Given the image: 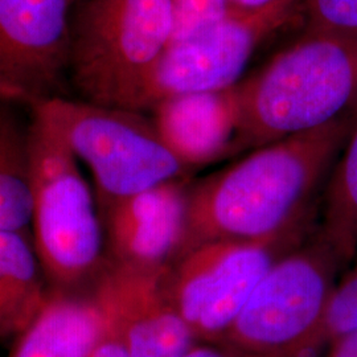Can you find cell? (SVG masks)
<instances>
[{"instance_id":"cell-4","label":"cell","mask_w":357,"mask_h":357,"mask_svg":"<svg viewBox=\"0 0 357 357\" xmlns=\"http://www.w3.org/2000/svg\"><path fill=\"white\" fill-rule=\"evenodd\" d=\"M29 166L31 240L53 294H78L107 264L96 192L51 122L32 106Z\"/></svg>"},{"instance_id":"cell-6","label":"cell","mask_w":357,"mask_h":357,"mask_svg":"<svg viewBox=\"0 0 357 357\" xmlns=\"http://www.w3.org/2000/svg\"><path fill=\"white\" fill-rule=\"evenodd\" d=\"M60 132L94 180L98 208L174 180H185L184 166L162 141L153 118L75 97L29 105Z\"/></svg>"},{"instance_id":"cell-19","label":"cell","mask_w":357,"mask_h":357,"mask_svg":"<svg viewBox=\"0 0 357 357\" xmlns=\"http://www.w3.org/2000/svg\"><path fill=\"white\" fill-rule=\"evenodd\" d=\"M175 29L172 43L192 38L228 15L227 0H172Z\"/></svg>"},{"instance_id":"cell-12","label":"cell","mask_w":357,"mask_h":357,"mask_svg":"<svg viewBox=\"0 0 357 357\" xmlns=\"http://www.w3.org/2000/svg\"><path fill=\"white\" fill-rule=\"evenodd\" d=\"M151 114L162 141L191 171L234 155L240 123L237 85L171 97Z\"/></svg>"},{"instance_id":"cell-13","label":"cell","mask_w":357,"mask_h":357,"mask_svg":"<svg viewBox=\"0 0 357 357\" xmlns=\"http://www.w3.org/2000/svg\"><path fill=\"white\" fill-rule=\"evenodd\" d=\"M102 333V314L91 295L53 294L16 336L8 357H89Z\"/></svg>"},{"instance_id":"cell-23","label":"cell","mask_w":357,"mask_h":357,"mask_svg":"<svg viewBox=\"0 0 357 357\" xmlns=\"http://www.w3.org/2000/svg\"><path fill=\"white\" fill-rule=\"evenodd\" d=\"M184 357H234L231 356L229 354H225L224 351H218L215 348H209V347H199V348H192L191 351ZM236 357H250L245 356V355H240L236 354Z\"/></svg>"},{"instance_id":"cell-15","label":"cell","mask_w":357,"mask_h":357,"mask_svg":"<svg viewBox=\"0 0 357 357\" xmlns=\"http://www.w3.org/2000/svg\"><path fill=\"white\" fill-rule=\"evenodd\" d=\"M0 96V230H31L33 193L29 166L31 109Z\"/></svg>"},{"instance_id":"cell-21","label":"cell","mask_w":357,"mask_h":357,"mask_svg":"<svg viewBox=\"0 0 357 357\" xmlns=\"http://www.w3.org/2000/svg\"><path fill=\"white\" fill-rule=\"evenodd\" d=\"M286 0H227L228 11L237 13H255L265 11Z\"/></svg>"},{"instance_id":"cell-2","label":"cell","mask_w":357,"mask_h":357,"mask_svg":"<svg viewBox=\"0 0 357 357\" xmlns=\"http://www.w3.org/2000/svg\"><path fill=\"white\" fill-rule=\"evenodd\" d=\"M234 155L323 128L357 105V36L305 31L237 84Z\"/></svg>"},{"instance_id":"cell-24","label":"cell","mask_w":357,"mask_h":357,"mask_svg":"<svg viewBox=\"0 0 357 357\" xmlns=\"http://www.w3.org/2000/svg\"><path fill=\"white\" fill-rule=\"evenodd\" d=\"M3 97H4V96H3Z\"/></svg>"},{"instance_id":"cell-1","label":"cell","mask_w":357,"mask_h":357,"mask_svg":"<svg viewBox=\"0 0 357 357\" xmlns=\"http://www.w3.org/2000/svg\"><path fill=\"white\" fill-rule=\"evenodd\" d=\"M330 125L255 149L188 185L180 255L216 241L303 240L312 227L320 184L356 122Z\"/></svg>"},{"instance_id":"cell-17","label":"cell","mask_w":357,"mask_h":357,"mask_svg":"<svg viewBox=\"0 0 357 357\" xmlns=\"http://www.w3.org/2000/svg\"><path fill=\"white\" fill-rule=\"evenodd\" d=\"M349 265L336 282L324 315L323 332L331 343L357 328V255Z\"/></svg>"},{"instance_id":"cell-10","label":"cell","mask_w":357,"mask_h":357,"mask_svg":"<svg viewBox=\"0 0 357 357\" xmlns=\"http://www.w3.org/2000/svg\"><path fill=\"white\" fill-rule=\"evenodd\" d=\"M163 273L107 261L93 284L105 330L131 357H184L193 348V333L167 299Z\"/></svg>"},{"instance_id":"cell-8","label":"cell","mask_w":357,"mask_h":357,"mask_svg":"<svg viewBox=\"0 0 357 357\" xmlns=\"http://www.w3.org/2000/svg\"><path fill=\"white\" fill-rule=\"evenodd\" d=\"M77 0H0V96L33 103L73 97L69 85Z\"/></svg>"},{"instance_id":"cell-7","label":"cell","mask_w":357,"mask_h":357,"mask_svg":"<svg viewBox=\"0 0 357 357\" xmlns=\"http://www.w3.org/2000/svg\"><path fill=\"white\" fill-rule=\"evenodd\" d=\"M303 240L216 241L193 248L162 274L167 299L193 336L222 339L268 268Z\"/></svg>"},{"instance_id":"cell-5","label":"cell","mask_w":357,"mask_h":357,"mask_svg":"<svg viewBox=\"0 0 357 357\" xmlns=\"http://www.w3.org/2000/svg\"><path fill=\"white\" fill-rule=\"evenodd\" d=\"M344 261L319 228L278 258L224 335L250 357H308L326 340L323 321Z\"/></svg>"},{"instance_id":"cell-11","label":"cell","mask_w":357,"mask_h":357,"mask_svg":"<svg viewBox=\"0 0 357 357\" xmlns=\"http://www.w3.org/2000/svg\"><path fill=\"white\" fill-rule=\"evenodd\" d=\"M188 185L174 180L98 208L107 261L165 271L183 241Z\"/></svg>"},{"instance_id":"cell-14","label":"cell","mask_w":357,"mask_h":357,"mask_svg":"<svg viewBox=\"0 0 357 357\" xmlns=\"http://www.w3.org/2000/svg\"><path fill=\"white\" fill-rule=\"evenodd\" d=\"M31 236L0 230V336H17L51 301Z\"/></svg>"},{"instance_id":"cell-20","label":"cell","mask_w":357,"mask_h":357,"mask_svg":"<svg viewBox=\"0 0 357 357\" xmlns=\"http://www.w3.org/2000/svg\"><path fill=\"white\" fill-rule=\"evenodd\" d=\"M89 357H131L128 354V348L113 333L105 330L103 324V333L101 339L98 340L94 349L91 351Z\"/></svg>"},{"instance_id":"cell-18","label":"cell","mask_w":357,"mask_h":357,"mask_svg":"<svg viewBox=\"0 0 357 357\" xmlns=\"http://www.w3.org/2000/svg\"><path fill=\"white\" fill-rule=\"evenodd\" d=\"M305 31L357 36V0H299Z\"/></svg>"},{"instance_id":"cell-22","label":"cell","mask_w":357,"mask_h":357,"mask_svg":"<svg viewBox=\"0 0 357 357\" xmlns=\"http://www.w3.org/2000/svg\"><path fill=\"white\" fill-rule=\"evenodd\" d=\"M327 357H357V328L332 342Z\"/></svg>"},{"instance_id":"cell-9","label":"cell","mask_w":357,"mask_h":357,"mask_svg":"<svg viewBox=\"0 0 357 357\" xmlns=\"http://www.w3.org/2000/svg\"><path fill=\"white\" fill-rule=\"evenodd\" d=\"M296 17L299 0H286L261 13H228L197 35L171 43L155 77L153 109L171 97L237 85L259 44Z\"/></svg>"},{"instance_id":"cell-16","label":"cell","mask_w":357,"mask_h":357,"mask_svg":"<svg viewBox=\"0 0 357 357\" xmlns=\"http://www.w3.org/2000/svg\"><path fill=\"white\" fill-rule=\"evenodd\" d=\"M342 150L328 174L318 228L349 265L357 255V119Z\"/></svg>"},{"instance_id":"cell-3","label":"cell","mask_w":357,"mask_h":357,"mask_svg":"<svg viewBox=\"0 0 357 357\" xmlns=\"http://www.w3.org/2000/svg\"><path fill=\"white\" fill-rule=\"evenodd\" d=\"M174 29L172 0H77L69 59L72 96L151 113L155 77Z\"/></svg>"}]
</instances>
